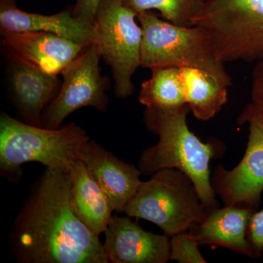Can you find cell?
<instances>
[{"label":"cell","mask_w":263,"mask_h":263,"mask_svg":"<svg viewBox=\"0 0 263 263\" xmlns=\"http://www.w3.org/2000/svg\"><path fill=\"white\" fill-rule=\"evenodd\" d=\"M21 263H108L99 237L71 204L70 171L46 167L24 202L10 236Z\"/></svg>","instance_id":"obj_1"},{"label":"cell","mask_w":263,"mask_h":263,"mask_svg":"<svg viewBox=\"0 0 263 263\" xmlns=\"http://www.w3.org/2000/svg\"><path fill=\"white\" fill-rule=\"evenodd\" d=\"M188 104L171 110L147 109L143 122L148 130L159 137L155 146L145 148L138 161L141 174L152 176L160 170L177 169L193 181L204 205L219 206L211 183L210 162L219 155L216 143H204L190 130Z\"/></svg>","instance_id":"obj_2"},{"label":"cell","mask_w":263,"mask_h":263,"mask_svg":"<svg viewBox=\"0 0 263 263\" xmlns=\"http://www.w3.org/2000/svg\"><path fill=\"white\" fill-rule=\"evenodd\" d=\"M91 138L75 122L58 129L31 125L8 114L0 117V174L13 182L27 162L70 171L81 148Z\"/></svg>","instance_id":"obj_3"},{"label":"cell","mask_w":263,"mask_h":263,"mask_svg":"<svg viewBox=\"0 0 263 263\" xmlns=\"http://www.w3.org/2000/svg\"><path fill=\"white\" fill-rule=\"evenodd\" d=\"M143 31L141 67L200 69L227 87L232 79L224 62L216 58L210 37L197 26H181L160 18L152 11L138 13Z\"/></svg>","instance_id":"obj_4"},{"label":"cell","mask_w":263,"mask_h":263,"mask_svg":"<svg viewBox=\"0 0 263 263\" xmlns=\"http://www.w3.org/2000/svg\"><path fill=\"white\" fill-rule=\"evenodd\" d=\"M211 209L204 205L187 175L179 170L165 168L142 181L124 214L151 221L171 237L188 231Z\"/></svg>","instance_id":"obj_5"},{"label":"cell","mask_w":263,"mask_h":263,"mask_svg":"<svg viewBox=\"0 0 263 263\" xmlns=\"http://www.w3.org/2000/svg\"><path fill=\"white\" fill-rule=\"evenodd\" d=\"M191 25L209 34L219 61L263 59V0H204Z\"/></svg>","instance_id":"obj_6"},{"label":"cell","mask_w":263,"mask_h":263,"mask_svg":"<svg viewBox=\"0 0 263 263\" xmlns=\"http://www.w3.org/2000/svg\"><path fill=\"white\" fill-rule=\"evenodd\" d=\"M137 16L122 0H101L95 15L96 43L111 70L114 93L119 98L133 94V76L141 67L143 31Z\"/></svg>","instance_id":"obj_7"},{"label":"cell","mask_w":263,"mask_h":263,"mask_svg":"<svg viewBox=\"0 0 263 263\" xmlns=\"http://www.w3.org/2000/svg\"><path fill=\"white\" fill-rule=\"evenodd\" d=\"M102 58L97 43H89L62 71V83L55 98L45 109L41 127L58 129L79 109L92 107L100 112L108 108L110 80L100 72Z\"/></svg>","instance_id":"obj_8"},{"label":"cell","mask_w":263,"mask_h":263,"mask_svg":"<svg viewBox=\"0 0 263 263\" xmlns=\"http://www.w3.org/2000/svg\"><path fill=\"white\" fill-rule=\"evenodd\" d=\"M237 122L249 124L245 155L233 169L218 164L211 183L224 205L257 209L263 193V111L249 103Z\"/></svg>","instance_id":"obj_9"},{"label":"cell","mask_w":263,"mask_h":263,"mask_svg":"<svg viewBox=\"0 0 263 263\" xmlns=\"http://www.w3.org/2000/svg\"><path fill=\"white\" fill-rule=\"evenodd\" d=\"M3 48L10 100L24 122L41 127L45 109L60 88L58 76L46 73L13 52Z\"/></svg>","instance_id":"obj_10"},{"label":"cell","mask_w":263,"mask_h":263,"mask_svg":"<svg viewBox=\"0 0 263 263\" xmlns=\"http://www.w3.org/2000/svg\"><path fill=\"white\" fill-rule=\"evenodd\" d=\"M103 243L109 262L166 263L171 260V237L142 229L127 216L114 215Z\"/></svg>","instance_id":"obj_11"},{"label":"cell","mask_w":263,"mask_h":263,"mask_svg":"<svg viewBox=\"0 0 263 263\" xmlns=\"http://www.w3.org/2000/svg\"><path fill=\"white\" fill-rule=\"evenodd\" d=\"M79 160L108 197L114 212L124 213L142 182L138 166L120 160L91 139L81 148Z\"/></svg>","instance_id":"obj_12"},{"label":"cell","mask_w":263,"mask_h":263,"mask_svg":"<svg viewBox=\"0 0 263 263\" xmlns=\"http://www.w3.org/2000/svg\"><path fill=\"white\" fill-rule=\"evenodd\" d=\"M3 48L13 52L40 70L61 75L88 44L71 41L53 33L1 31Z\"/></svg>","instance_id":"obj_13"},{"label":"cell","mask_w":263,"mask_h":263,"mask_svg":"<svg viewBox=\"0 0 263 263\" xmlns=\"http://www.w3.org/2000/svg\"><path fill=\"white\" fill-rule=\"evenodd\" d=\"M0 28L8 32L53 33L79 43H96L94 25L83 22L66 10L53 15L18 9L15 0H0Z\"/></svg>","instance_id":"obj_14"},{"label":"cell","mask_w":263,"mask_h":263,"mask_svg":"<svg viewBox=\"0 0 263 263\" xmlns=\"http://www.w3.org/2000/svg\"><path fill=\"white\" fill-rule=\"evenodd\" d=\"M256 211L234 205L215 208L201 221L190 227L189 232L200 246L224 247L254 258L247 235L249 220Z\"/></svg>","instance_id":"obj_15"},{"label":"cell","mask_w":263,"mask_h":263,"mask_svg":"<svg viewBox=\"0 0 263 263\" xmlns=\"http://www.w3.org/2000/svg\"><path fill=\"white\" fill-rule=\"evenodd\" d=\"M71 204L76 215L100 238L114 212L108 197L80 160L70 171Z\"/></svg>","instance_id":"obj_16"},{"label":"cell","mask_w":263,"mask_h":263,"mask_svg":"<svg viewBox=\"0 0 263 263\" xmlns=\"http://www.w3.org/2000/svg\"><path fill=\"white\" fill-rule=\"evenodd\" d=\"M180 70L190 111L198 120H210L228 102V87L205 71L192 67Z\"/></svg>","instance_id":"obj_17"},{"label":"cell","mask_w":263,"mask_h":263,"mask_svg":"<svg viewBox=\"0 0 263 263\" xmlns=\"http://www.w3.org/2000/svg\"><path fill=\"white\" fill-rule=\"evenodd\" d=\"M151 70L150 79L141 84L140 103L157 110H174L187 104L179 68L157 67Z\"/></svg>","instance_id":"obj_18"},{"label":"cell","mask_w":263,"mask_h":263,"mask_svg":"<svg viewBox=\"0 0 263 263\" xmlns=\"http://www.w3.org/2000/svg\"><path fill=\"white\" fill-rule=\"evenodd\" d=\"M204 0H122L137 13L156 10L162 18L181 26H192V20L201 8Z\"/></svg>","instance_id":"obj_19"},{"label":"cell","mask_w":263,"mask_h":263,"mask_svg":"<svg viewBox=\"0 0 263 263\" xmlns=\"http://www.w3.org/2000/svg\"><path fill=\"white\" fill-rule=\"evenodd\" d=\"M198 242L190 232H182L171 237V260L179 263H206L199 250Z\"/></svg>","instance_id":"obj_20"},{"label":"cell","mask_w":263,"mask_h":263,"mask_svg":"<svg viewBox=\"0 0 263 263\" xmlns=\"http://www.w3.org/2000/svg\"><path fill=\"white\" fill-rule=\"evenodd\" d=\"M247 238L253 251L254 258L260 257L263 252V209L252 214L249 220Z\"/></svg>","instance_id":"obj_21"},{"label":"cell","mask_w":263,"mask_h":263,"mask_svg":"<svg viewBox=\"0 0 263 263\" xmlns=\"http://www.w3.org/2000/svg\"><path fill=\"white\" fill-rule=\"evenodd\" d=\"M252 103L263 111V59L256 63L252 71Z\"/></svg>","instance_id":"obj_22"},{"label":"cell","mask_w":263,"mask_h":263,"mask_svg":"<svg viewBox=\"0 0 263 263\" xmlns=\"http://www.w3.org/2000/svg\"><path fill=\"white\" fill-rule=\"evenodd\" d=\"M101 0H76L72 15L83 22L94 25L95 15Z\"/></svg>","instance_id":"obj_23"}]
</instances>
